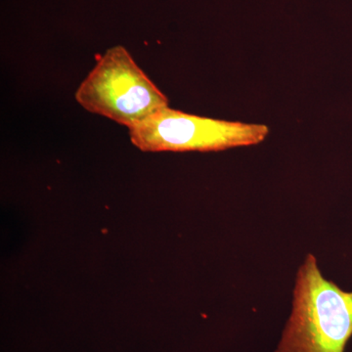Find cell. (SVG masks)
Instances as JSON below:
<instances>
[{
	"label": "cell",
	"instance_id": "6da1fadb",
	"mask_svg": "<svg viewBox=\"0 0 352 352\" xmlns=\"http://www.w3.org/2000/svg\"><path fill=\"white\" fill-rule=\"evenodd\" d=\"M352 337V292L325 279L308 254L296 276L293 311L276 352H344Z\"/></svg>",
	"mask_w": 352,
	"mask_h": 352
},
{
	"label": "cell",
	"instance_id": "7a4b0ae2",
	"mask_svg": "<svg viewBox=\"0 0 352 352\" xmlns=\"http://www.w3.org/2000/svg\"><path fill=\"white\" fill-rule=\"evenodd\" d=\"M75 98L87 112L127 129L170 103L122 45L109 48L99 57L76 89Z\"/></svg>",
	"mask_w": 352,
	"mask_h": 352
},
{
	"label": "cell",
	"instance_id": "3957f363",
	"mask_svg": "<svg viewBox=\"0 0 352 352\" xmlns=\"http://www.w3.org/2000/svg\"><path fill=\"white\" fill-rule=\"evenodd\" d=\"M270 133L264 124L210 119L166 107L129 129L142 152H217L258 145Z\"/></svg>",
	"mask_w": 352,
	"mask_h": 352
}]
</instances>
